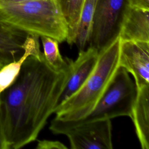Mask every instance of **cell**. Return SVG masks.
I'll use <instances>...</instances> for the list:
<instances>
[{
  "label": "cell",
  "instance_id": "cell-3",
  "mask_svg": "<svg viewBox=\"0 0 149 149\" xmlns=\"http://www.w3.org/2000/svg\"><path fill=\"white\" fill-rule=\"evenodd\" d=\"M0 20L29 34L66 41L68 26L56 0L0 5Z\"/></svg>",
  "mask_w": 149,
  "mask_h": 149
},
{
  "label": "cell",
  "instance_id": "cell-18",
  "mask_svg": "<svg viewBox=\"0 0 149 149\" xmlns=\"http://www.w3.org/2000/svg\"><path fill=\"white\" fill-rule=\"evenodd\" d=\"M0 149H9L8 144L6 139L1 117H0Z\"/></svg>",
  "mask_w": 149,
  "mask_h": 149
},
{
  "label": "cell",
  "instance_id": "cell-16",
  "mask_svg": "<svg viewBox=\"0 0 149 149\" xmlns=\"http://www.w3.org/2000/svg\"><path fill=\"white\" fill-rule=\"evenodd\" d=\"M37 149H65L68 147L62 143L56 140H38V143L36 146Z\"/></svg>",
  "mask_w": 149,
  "mask_h": 149
},
{
  "label": "cell",
  "instance_id": "cell-13",
  "mask_svg": "<svg viewBox=\"0 0 149 149\" xmlns=\"http://www.w3.org/2000/svg\"><path fill=\"white\" fill-rule=\"evenodd\" d=\"M68 26L67 43H75L80 14L86 0H56Z\"/></svg>",
  "mask_w": 149,
  "mask_h": 149
},
{
  "label": "cell",
  "instance_id": "cell-2",
  "mask_svg": "<svg viewBox=\"0 0 149 149\" xmlns=\"http://www.w3.org/2000/svg\"><path fill=\"white\" fill-rule=\"evenodd\" d=\"M120 40L118 36L99 52L96 66L82 86L54 109L55 118L73 122L93 110L119 68Z\"/></svg>",
  "mask_w": 149,
  "mask_h": 149
},
{
  "label": "cell",
  "instance_id": "cell-8",
  "mask_svg": "<svg viewBox=\"0 0 149 149\" xmlns=\"http://www.w3.org/2000/svg\"><path fill=\"white\" fill-rule=\"evenodd\" d=\"M98 57L99 52L92 47L79 51L77 59L72 61L68 80L59 97L56 107L71 97L82 86L95 69Z\"/></svg>",
  "mask_w": 149,
  "mask_h": 149
},
{
  "label": "cell",
  "instance_id": "cell-11",
  "mask_svg": "<svg viewBox=\"0 0 149 149\" xmlns=\"http://www.w3.org/2000/svg\"><path fill=\"white\" fill-rule=\"evenodd\" d=\"M29 34L0 20V60L3 65L16 60L23 54Z\"/></svg>",
  "mask_w": 149,
  "mask_h": 149
},
{
  "label": "cell",
  "instance_id": "cell-15",
  "mask_svg": "<svg viewBox=\"0 0 149 149\" xmlns=\"http://www.w3.org/2000/svg\"><path fill=\"white\" fill-rule=\"evenodd\" d=\"M43 47V54L48 65L58 71H65L70 67L72 59L63 58L59 49V42L47 36L40 37Z\"/></svg>",
  "mask_w": 149,
  "mask_h": 149
},
{
  "label": "cell",
  "instance_id": "cell-4",
  "mask_svg": "<svg viewBox=\"0 0 149 149\" xmlns=\"http://www.w3.org/2000/svg\"><path fill=\"white\" fill-rule=\"evenodd\" d=\"M137 87L129 73L119 67L104 93L91 113L85 118L73 122L54 118L49 126L54 134H63L69 129L81 123L111 119L119 116L130 117L137 95Z\"/></svg>",
  "mask_w": 149,
  "mask_h": 149
},
{
  "label": "cell",
  "instance_id": "cell-20",
  "mask_svg": "<svg viewBox=\"0 0 149 149\" xmlns=\"http://www.w3.org/2000/svg\"><path fill=\"white\" fill-rule=\"evenodd\" d=\"M3 65V63L1 61V60H0V69L2 68V66Z\"/></svg>",
  "mask_w": 149,
  "mask_h": 149
},
{
  "label": "cell",
  "instance_id": "cell-17",
  "mask_svg": "<svg viewBox=\"0 0 149 149\" xmlns=\"http://www.w3.org/2000/svg\"><path fill=\"white\" fill-rule=\"evenodd\" d=\"M128 6L149 10V0H126Z\"/></svg>",
  "mask_w": 149,
  "mask_h": 149
},
{
  "label": "cell",
  "instance_id": "cell-6",
  "mask_svg": "<svg viewBox=\"0 0 149 149\" xmlns=\"http://www.w3.org/2000/svg\"><path fill=\"white\" fill-rule=\"evenodd\" d=\"M63 134L73 149L113 148L111 119L81 123L69 129Z\"/></svg>",
  "mask_w": 149,
  "mask_h": 149
},
{
  "label": "cell",
  "instance_id": "cell-12",
  "mask_svg": "<svg viewBox=\"0 0 149 149\" xmlns=\"http://www.w3.org/2000/svg\"><path fill=\"white\" fill-rule=\"evenodd\" d=\"M39 40L40 37L29 34L24 44L22 55L16 60L3 65L0 69V94L15 81L26 59L40 51Z\"/></svg>",
  "mask_w": 149,
  "mask_h": 149
},
{
  "label": "cell",
  "instance_id": "cell-1",
  "mask_svg": "<svg viewBox=\"0 0 149 149\" xmlns=\"http://www.w3.org/2000/svg\"><path fill=\"white\" fill-rule=\"evenodd\" d=\"M70 68L55 70L41 50L26 59L15 81L0 94V117L9 149L37 140L54 113Z\"/></svg>",
  "mask_w": 149,
  "mask_h": 149
},
{
  "label": "cell",
  "instance_id": "cell-9",
  "mask_svg": "<svg viewBox=\"0 0 149 149\" xmlns=\"http://www.w3.org/2000/svg\"><path fill=\"white\" fill-rule=\"evenodd\" d=\"M120 41L149 42V10L127 6L120 23Z\"/></svg>",
  "mask_w": 149,
  "mask_h": 149
},
{
  "label": "cell",
  "instance_id": "cell-7",
  "mask_svg": "<svg viewBox=\"0 0 149 149\" xmlns=\"http://www.w3.org/2000/svg\"><path fill=\"white\" fill-rule=\"evenodd\" d=\"M119 67L133 76L137 88L149 85V42L120 41Z\"/></svg>",
  "mask_w": 149,
  "mask_h": 149
},
{
  "label": "cell",
  "instance_id": "cell-14",
  "mask_svg": "<svg viewBox=\"0 0 149 149\" xmlns=\"http://www.w3.org/2000/svg\"><path fill=\"white\" fill-rule=\"evenodd\" d=\"M97 0H86L83 7L76 32L75 43L79 51L88 46Z\"/></svg>",
  "mask_w": 149,
  "mask_h": 149
},
{
  "label": "cell",
  "instance_id": "cell-5",
  "mask_svg": "<svg viewBox=\"0 0 149 149\" xmlns=\"http://www.w3.org/2000/svg\"><path fill=\"white\" fill-rule=\"evenodd\" d=\"M126 0H97L88 47L98 52L119 34Z\"/></svg>",
  "mask_w": 149,
  "mask_h": 149
},
{
  "label": "cell",
  "instance_id": "cell-10",
  "mask_svg": "<svg viewBox=\"0 0 149 149\" xmlns=\"http://www.w3.org/2000/svg\"><path fill=\"white\" fill-rule=\"evenodd\" d=\"M137 89L130 118L133 120L141 148L149 149V85Z\"/></svg>",
  "mask_w": 149,
  "mask_h": 149
},
{
  "label": "cell",
  "instance_id": "cell-19",
  "mask_svg": "<svg viewBox=\"0 0 149 149\" xmlns=\"http://www.w3.org/2000/svg\"><path fill=\"white\" fill-rule=\"evenodd\" d=\"M27 1H30V0H0V5L19 3V2H22Z\"/></svg>",
  "mask_w": 149,
  "mask_h": 149
}]
</instances>
